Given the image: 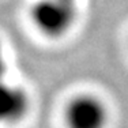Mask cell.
Wrapping results in <instances>:
<instances>
[{"label": "cell", "instance_id": "6da1fadb", "mask_svg": "<svg viewBox=\"0 0 128 128\" xmlns=\"http://www.w3.org/2000/svg\"><path fill=\"white\" fill-rule=\"evenodd\" d=\"M76 10L72 0H41L33 8V20L42 33L52 37L64 34L72 26Z\"/></svg>", "mask_w": 128, "mask_h": 128}, {"label": "cell", "instance_id": "7a4b0ae2", "mask_svg": "<svg viewBox=\"0 0 128 128\" xmlns=\"http://www.w3.org/2000/svg\"><path fill=\"white\" fill-rule=\"evenodd\" d=\"M67 120L75 128H98L105 123V109L93 97H78L67 108Z\"/></svg>", "mask_w": 128, "mask_h": 128}, {"label": "cell", "instance_id": "277c9868", "mask_svg": "<svg viewBox=\"0 0 128 128\" xmlns=\"http://www.w3.org/2000/svg\"><path fill=\"white\" fill-rule=\"evenodd\" d=\"M4 70H6V62H4V57H3V50L0 48V80H2V76L4 74Z\"/></svg>", "mask_w": 128, "mask_h": 128}, {"label": "cell", "instance_id": "3957f363", "mask_svg": "<svg viewBox=\"0 0 128 128\" xmlns=\"http://www.w3.org/2000/svg\"><path fill=\"white\" fill-rule=\"evenodd\" d=\"M27 108L26 96L19 89L11 87L0 80V121L16 120Z\"/></svg>", "mask_w": 128, "mask_h": 128}]
</instances>
